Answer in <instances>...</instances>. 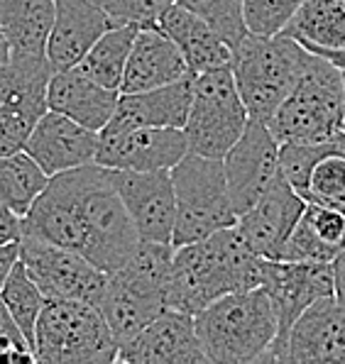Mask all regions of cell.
<instances>
[{"label": "cell", "mask_w": 345, "mask_h": 364, "mask_svg": "<svg viewBox=\"0 0 345 364\" xmlns=\"http://www.w3.org/2000/svg\"><path fill=\"white\" fill-rule=\"evenodd\" d=\"M267 259L248 245L240 228H223L211 237L176 247L166 308L196 316L235 291L260 289Z\"/></svg>", "instance_id": "6da1fadb"}, {"label": "cell", "mask_w": 345, "mask_h": 364, "mask_svg": "<svg viewBox=\"0 0 345 364\" xmlns=\"http://www.w3.org/2000/svg\"><path fill=\"white\" fill-rule=\"evenodd\" d=\"M49 186L69 203L83 235L81 255L105 274L115 272L142 242L113 173L101 164H86L52 176Z\"/></svg>", "instance_id": "7a4b0ae2"}, {"label": "cell", "mask_w": 345, "mask_h": 364, "mask_svg": "<svg viewBox=\"0 0 345 364\" xmlns=\"http://www.w3.org/2000/svg\"><path fill=\"white\" fill-rule=\"evenodd\" d=\"M174 255L176 247L171 242L142 240L135 255L108 274L98 308L103 311L118 345L132 340L166 311Z\"/></svg>", "instance_id": "3957f363"}, {"label": "cell", "mask_w": 345, "mask_h": 364, "mask_svg": "<svg viewBox=\"0 0 345 364\" xmlns=\"http://www.w3.org/2000/svg\"><path fill=\"white\" fill-rule=\"evenodd\" d=\"M193 318L206 355L218 364L267 362L280 333L275 304L262 287L228 294Z\"/></svg>", "instance_id": "277c9868"}, {"label": "cell", "mask_w": 345, "mask_h": 364, "mask_svg": "<svg viewBox=\"0 0 345 364\" xmlns=\"http://www.w3.org/2000/svg\"><path fill=\"white\" fill-rule=\"evenodd\" d=\"M311 52L289 35H248L233 49V74L253 120L270 122L294 91Z\"/></svg>", "instance_id": "5b68a950"}, {"label": "cell", "mask_w": 345, "mask_h": 364, "mask_svg": "<svg viewBox=\"0 0 345 364\" xmlns=\"http://www.w3.org/2000/svg\"><path fill=\"white\" fill-rule=\"evenodd\" d=\"M270 130L287 142H324L345 132V74L336 64L311 52L294 91L270 122Z\"/></svg>", "instance_id": "8992f818"}, {"label": "cell", "mask_w": 345, "mask_h": 364, "mask_svg": "<svg viewBox=\"0 0 345 364\" xmlns=\"http://www.w3.org/2000/svg\"><path fill=\"white\" fill-rule=\"evenodd\" d=\"M32 350L42 364H108L118 362L120 345L98 306L47 299Z\"/></svg>", "instance_id": "52a82bcc"}, {"label": "cell", "mask_w": 345, "mask_h": 364, "mask_svg": "<svg viewBox=\"0 0 345 364\" xmlns=\"http://www.w3.org/2000/svg\"><path fill=\"white\" fill-rule=\"evenodd\" d=\"M171 178L176 191L174 247L198 242L223 228L238 225L240 215L233 205L223 159L189 152L171 169Z\"/></svg>", "instance_id": "ba28073f"}, {"label": "cell", "mask_w": 345, "mask_h": 364, "mask_svg": "<svg viewBox=\"0 0 345 364\" xmlns=\"http://www.w3.org/2000/svg\"><path fill=\"white\" fill-rule=\"evenodd\" d=\"M250 125L248 105L238 91L233 66L206 71L196 76L193 105L184 127L189 152L225 159Z\"/></svg>", "instance_id": "9c48e42d"}, {"label": "cell", "mask_w": 345, "mask_h": 364, "mask_svg": "<svg viewBox=\"0 0 345 364\" xmlns=\"http://www.w3.org/2000/svg\"><path fill=\"white\" fill-rule=\"evenodd\" d=\"M49 57H0V156L25 149L37 122L49 113Z\"/></svg>", "instance_id": "30bf717a"}, {"label": "cell", "mask_w": 345, "mask_h": 364, "mask_svg": "<svg viewBox=\"0 0 345 364\" xmlns=\"http://www.w3.org/2000/svg\"><path fill=\"white\" fill-rule=\"evenodd\" d=\"M262 289L270 294L280 318V333L267 362H285L287 340L299 316L326 296H336V277L328 262H287L267 259Z\"/></svg>", "instance_id": "8fae6325"}, {"label": "cell", "mask_w": 345, "mask_h": 364, "mask_svg": "<svg viewBox=\"0 0 345 364\" xmlns=\"http://www.w3.org/2000/svg\"><path fill=\"white\" fill-rule=\"evenodd\" d=\"M20 259L47 299H71L101 306L108 274L81 252L25 235Z\"/></svg>", "instance_id": "7c38bea8"}, {"label": "cell", "mask_w": 345, "mask_h": 364, "mask_svg": "<svg viewBox=\"0 0 345 364\" xmlns=\"http://www.w3.org/2000/svg\"><path fill=\"white\" fill-rule=\"evenodd\" d=\"M280 154L282 144L270 125L250 117L248 130L223 159L228 188L238 215L253 208L282 176Z\"/></svg>", "instance_id": "4fadbf2b"}, {"label": "cell", "mask_w": 345, "mask_h": 364, "mask_svg": "<svg viewBox=\"0 0 345 364\" xmlns=\"http://www.w3.org/2000/svg\"><path fill=\"white\" fill-rule=\"evenodd\" d=\"M186 154L189 139L181 127H105L96 164L105 169L162 171L174 169Z\"/></svg>", "instance_id": "5bb4252c"}, {"label": "cell", "mask_w": 345, "mask_h": 364, "mask_svg": "<svg viewBox=\"0 0 345 364\" xmlns=\"http://www.w3.org/2000/svg\"><path fill=\"white\" fill-rule=\"evenodd\" d=\"M118 193L125 200L142 240L174 245L176 191L171 169L162 171H127L110 169Z\"/></svg>", "instance_id": "9a60e30c"}, {"label": "cell", "mask_w": 345, "mask_h": 364, "mask_svg": "<svg viewBox=\"0 0 345 364\" xmlns=\"http://www.w3.org/2000/svg\"><path fill=\"white\" fill-rule=\"evenodd\" d=\"M125 364H203L211 362L196 333V318L166 308L142 333L120 345Z\"/></svg>", "instance_id": "2e32d148"}, {"label": "cell", "mask_w": 345, "mask_h": 364, "mask_svg": "<svg viewBox=\"0 0 345 364\" xmlns=\"http://www.w3.org/2000/svg\"><path fill=\"white\" fill-rule=\"evenodd\" d=\"M306 198L282 173L275 186L267 191L248 213H243L238 228L248 245L265 259H282L285 247L304 215Z\"/></svg>", "instance_id": "e0dca14e"}, {"label": "cell", "mask_w": 345, "mask_h": 364, "mask_svg": "<svg viewBox=\"0 0 345 364\" xmlns=\"http://www.w3.org/2000/svg\"><path fill=\"white\" fill-rule=\"evenodd\" d=\"M98 144H101V132L57 110H49L32 130L25 149L40 161V166L49 176H57V173L93 164Z\"/></svg>", "instance_id": "ac0fdd59"}, {"label": "cell", "mask_w": 345, "mask_h": 364, "mask_svg": "<svg viewBox=\"0 0 345 364\" xmlns=\"http://www.w3.org/2000/svg\"><path fill=\"white\" fill-rule=\"evenodd\" d=\"M113 27V20L98 0H57V20L47 57L57 71L76 69L93 44Z\"/></svg>", "instance_id": "d6986e66"}, {"label": "cell", "mask_w": 345, "mask_h": 364, "mask_svg": "<svg viewBox=\"0 0 345 364\" xmlns=\"http://www.w3.org/2000/svg\"><path fill=\"white\" fill-rule=\"evenodd\" d=\"M285 362H343L345 364V306L336 296L311 304L294 323Z\"/></svg>", "instance_id": "ffe728a7"}, {"label": "cell", "mask_w": 345, "mask_h": 364, "mask_svg": "<svg viewBox=\"0 0 345 364\" xmlns=\"http://www.w3.org/2000/svg\"><path fill=\"white\" fill-rule=\"evenodd\" d=\"M196 74L140 93H122L108 127H186L193 105Z\"/></svg>", "instance_id": "44dd1931"}, {"label": "cell", "mask_w": 345, "mask_h": 364, "mask_svg": "<svg viewBox=\"0 0 345 364\" xmlns=\"http://www.w3.org/2000/svg\"><path fill=\"white\" fill-rule=\"evenodd\" d=\"M186 74L191 71L174 39L162 27H140L127 59L120 93L152 91V88L179 81Z\"/></svg>", "instance_id": "7402d4cb"}, {"label": "cell", "mask_w": 345, "mask_h": 364, "mask_svg": "<svg viewBox=\"0 0 345 364\" xmlns=\"http://www.w3.org/2000/svg\"><path fill=\"white\" fill-rule=\"evenodd\" d=\"M120 91L105 88L76 69L57 71L49 83V110L71 117L81 125L103 132L120 103Z\"/></svg>", "instance_id": "603a6c76"}, {"label": "cell", "mask_w": 345, "mask_h": 364, "mask_svg": "<svg viewBox=\"0 0 345 364\" xmlns=\"http://www.w3.org/2000/svg\"><path fill=\"white\" fill-rule=\"evenodd\" d=\"M159 27L176 42L191 74H206V71L233 66V47L225 42L201 15L174 3L162 15Z\"/></svg>", "instance_id": "cb8c5ba5"}, {"label": "cell", "mask_w": 345, "mask_h": 364, "mask_svg": "<svg viewBox=\"0 0 345 364\" xmlns=\"http://www.w3.org/2000/svg\"><path fill=\"white\" fill-rule=\"evenodd\" d=\"M345 250V213L333 205L306 200L304 215L299 218L289 237L282 259L287 262H328Z\"/></svg>", "instance_id": "d4e9b609"}, {"label": "cell", "mask_w": 345, "mask_h": 364, "mask_svg": "<svg viewBox=\"0 0 345 364\" xmlns=\"http://www.w3.org/2000/svg\"><path fill=\"white\" fill-rule=\"evenodd\" d=\"M57 20V0H0L3 52L15 57H47Z\"/></svg>", "instance_id": "484cf974"}, {"label": "cell", "mask_w": 345, "mask_h": 364, "mask_svg": "<svg viewBox=\"0 0 345 364\" xmlns=\"http://www.w3.org/2000/svg\"><path fill=\"white\" fill-rule=\"evenodd\" d=\"M282 35L294 37L309 52L345 49V0H306Z\"/></svg>", "instance_id": "4316f807"}, {"label": "cell", "mask_w": 345, "mask_h": 364, "mask_svg": "<svg viewBox=\"0 0 345 364\" xmlns=\"http://www.w3.org/2000/svg\"><path fill=\"white\" fill-rule=\"evenodd\" d=\"M49 176L27 149L15 154H5L0 159V203L13 208L25 218L37 203V198L47 191Z\"/></svg>", "instance_id": "83f0119b"}, {"label": "cell", "mask_w": 345, "mask_h": 364, "mask_svg": "<svg viewBox=\"0 0 345 364\" xmlns=\"http://www.w3.org/2000/svg\"><path fill=\"white\" fill-rule=\"evenodd\" d=\"M137 32H140L137 25H122V27L108 30L96 44H93L91 52L81 59L76 71H81L83 76L98 81L105 88L120 91L122 78H125V69H127V59H130Z\"/></svg>", "instance_id": "f1b7e54d"}, {"label": "cell", "mask_w": 345, "mask_h": 364, "mask_svg": "<svg viewBox=\"0 0 345 364\" xmlns=\"http://www.w3.org/2000/svg\"><path fill=\"white\" fill-rule=\"evenodd\" d=\"M0 299H3V306L10 311V316L15 318V323L22 328V333L30 338V343H35V328L42 316V308L47 304V296L37 287L35 279L30 277L22 259L3 279Z\"/></svg>", "instance_id": "f546056e"}, {"label": "cell", "mask_w": 345, "mask_h": 364, "mask_svg": "<svg viewBox=\"0 0 345 364\" xmlns=\"http://www.w3.org/2000/svg\"><path fill=\"white\" fill-rule=\"evenodd\" d=\"M208 22L233 49L250 35L245 25L243 0H176Z\"/></svg>", "instance_id": "4dcf8cb0"}, {"label": "cell", "mask_w": 345, "mask_h": 364, "mask_svg": "<svg viewBox=\"0 0 345 364\" xmlns=\"http://www.w3.org/2000/svg\"><path fill=\"white\" fill-rule=\"evenodd\" d=\"M306 0H243L245 25L250 35L277 37L297 18Z\"/></svg>", "instance_id": "1f68e13d"}, {"label": "cell", "mask_w": 345, "mask_h": 364, "mask_svg": "<svg viewBox=\"0 0 345 364\" xmlns=\"http://www.w3.org/2000/svg\"><path fill=\"white\" fill-rule=\"evenodd\" d=\"M115 27H159V20L176 0H98Z\"/></svg>", "instance_id": "d6a6232c"}, {"label": "cell", "mask_w": 345, "mask_h": 364, "mask_svg": "<svg viewBox=\"0 0 345 364\" xmlns=\"http://www.w3.org/2000/svg\"><path fill=\"white\" fill-rule=\"evenodd\" d=\"M0 352L8 362H35V350L8 308H0Z\"/></svg>", "instance_id": "836d02e7"}, {"label": "cell", "mask_w": 345, "mask_h": 364, "mask_svg": "<svg viewBox=\"0 0 345 364\" xmlns=\"http://www.w3.org/2000/svg\"><path fill=\"white\" fill-rule=\"evenodd\" d=\"M22 237H25V218L0 203V245L18 242Z\"/></svg>", "instance_id": "e575fe53"}, {"label": "cell", "mask_w": 345, "mask_h": 364, "mask_svg": "<svg viewBox=\"0 0 345 364\" xmlns=\"http://www.w3.org/2000/svg\"><path fill=\"white\" fill-rule=\"evenodd\" d=\"M333 277H336V299L345 306V250L333 262Z\"/></svg>", "instance_id": "d590c367"}, {"label": "cell", "mask_w": 345, "mask_h": 364, "mask_svg": "<svg viewBox=\"0 0 345 364\" xmlns=\"http://www.w3.org/2000/svg\"><path fill=\"white\" fill-rule=\"evenodd\" d=\"M314 54H319V57L328 59L331 64H336L338 69L345 71V49H319V52H314Z\"/></svg>", "instance_id": "8d00e7d4"}, {"label": "cell", "mask_w": 345, "mask_h": 364, "mask_svg": "<svg viewBox=\"0 0 345 364\" xmlns=\"http://www.w3.org/2000/svg\"><path fill=\"white\" fill-rule=\"evenodd\" d=\"M343 74H345V71H343Z\"/></svg>", "instance_id": "74e56055"}]
</instances>
